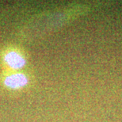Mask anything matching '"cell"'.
I'll use <instances>...</instances> for the list:
<instances>
[{
  "instance_id": "1",
  "label": "cell",
  "mask_w": 122,
  "mask_h": 122,
  "mask_svg": "<svg viewBox=\"0 0 122 122\" xmlns=\"http://www.w3.org/2000/svg\"><path fill=\"white\" fill-rule=\"evenodd\" d=\"M4 83L10 89H19L27 85L28 79L25 75L17 73L7 76L5 79Z\"/></svg>"
},
{
  "instance_id": "2",
  "label": "cell",
  "mask_w": 122,
  "mask_h": 122,
  "mask_svg": "<svg viewBox=\"0 0 122 122\" xmlns=\"http://www.w3.org/2000/svg\"><path fill=\"white\" fill-rule=\"evenodd\" d=\"M6 63L13 69L18 70L25 64V60L23 56L16 52H10L5 56Z\"/></svg>"
}]
</instances>
